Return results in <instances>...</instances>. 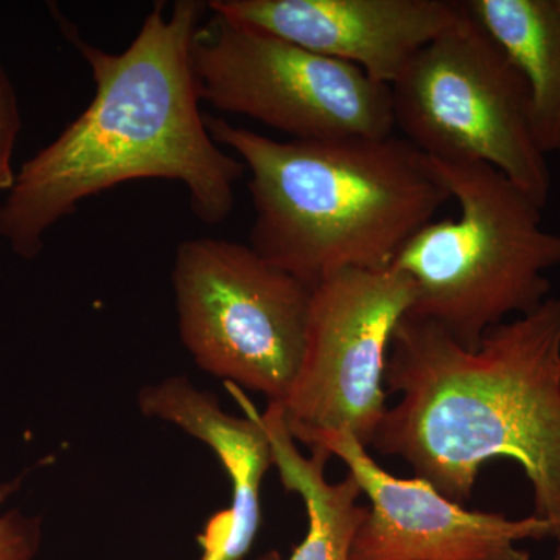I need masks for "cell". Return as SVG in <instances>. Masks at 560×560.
<instances>
[{
  "label": "cell",
  "mask_w": 560,
  "mask_h": 560,
  "mask_svg": "<svg viewBox=\"0 0 560 560\" xmlns=\"http://www.w3.org/2000/svg\"><path fill=\"white\" fill-rule=\"evenodd\" d=\"M259 419L271 441L272 466L280 482L301 497L307 514V533L289 560H350L353 539L370 512L359 504V482L350 474L340 482H329L326 466L330 453L312 448L311 458L302 455L279 404H268Z\"/></svg>",
  "instance_id": "cell-13"
},
{
  "label": "cell",
  "mask_w": 560,
  "mask_h": 560,
  "mask_svg": "<svg viewBox=\"0 0 560 560\" xmlns=\"http://www.w3.org/2000/svg\"><path fill=\"white\" fill-rule=\"evenodd\" d=\"M427 160L459 215L420 228L389 268L415 285L408 315L477 350L490 329L551 296L547 272L560 265V234L545 230L544 209L497 168Z\"/></svg>",
  "instance_id": "cell-4"
},
{
  "label": "cell",
  "mask_w": 560,
  "mask_h": 560,
  "mask_svg": "<svg viewBox=\"0 0 560 560\" xmlns=\"http://www.w3.org/2000/svg\"><path fill=\"white\" fill-rule=\"evenodd\" d=\"M224 385L242 405L245 418L221 410L212 393L195 388L180 375L147 385L138 394L143 416L173 423L205 442L230 477L231 508L212 515L198 534L200 560H242L248 555L261 525V485L272 466L271 441L259 410L242 388Z\"/></svg>",
  "instance_id": "cell-11"
},
{
  "label": "cell",
  "mask_w": 560,
  "mask_h": 560,
  "mask_svg": "<svg viewBox=\"0 0 560 560\" xmlns=\"http://www.w3.org/2000/svg\"><path fill=\"white\" fill-rule=\"evenodd\" d=\"M298 441L341 459L370 499L350 560H530L518 544L550 537V526L536 515L512 521L499 512L469 511L422 478L394 477L348 431Z\"/></svg>",
  "instance_id": "cell-9"
},
{
  "label": "cell",
  "mask_w": 560,
  "mask_h": 560,
  "mask_svg": "<svg viewBox=\"0 0 560 560\" xmlns=\"http://www.w3.org/2000/svg\"><path fill=\"white\" fill-rule=\"evenodd\" d=\"M415 285L394 270H345L312 290L304 353L283 419L294 441L348 431L370 447L386 407L390 341L415 304Z\"/></svg>",
  "instance_id": "cell-8"
},
{
  "label": "cell",
  "mask_w": 560,
  "mask_h": 560,
  "mask_svg": "<svg viewBox=\"0 0 560 560\" xmlns=\"http://www.w3.org/2000/svg\"><path fill=\"white\" fill-rule=\"evenodd\" d=\"M559 2H560V0H559Z\"/></svg>",
  "instance_id": "cell-18"
},
{
  "label": "cell",
  "mask_w": 560,
  "mask_h": 560,
  "mask_svg": "<svg viewBox=\"0 0 560 560\" xmlns=\"http://www.w3.org/2000/svg\"><path fill=\"white\" fill-rule=\"evenodd\" d=\"M464 5L525 81L541 153L560 151L559 0H467Z\"/></svg>",
  "instance_id": "cell-12"
},
{
  "label": "cell",
  "mask_w": 560,
  "mask_h": 560,
  "mask_svg": "<svg viewBox=\"0 0 560 560\" xmlns=\"http://www.w3.org/2000/svg\"><path fill=\"white\" fill-rule=\"evenodd\" d=\"M257 560H282V559H280L278 551H270V552H267V555L261 556V558H259Z\"/></svg>",
  "instance_id": "cell-16"
},
{
  "label": "cell",
  "mask_w": 560,
  "mask_h": 560,
  "mask_svg": "<svg viewBox=\"0 0 560 560\" xmlns=\"http://www.w3.org/2000/svg\"><path fill=\"white\" fill-rule=\"evenodd\" d=\"M213 13L348 62L390 84L430 40L458 20L451 0H212Z\"/></svg>",
  "instance_id": "cell-10"
},
{
  "label": "cell",
  "mask_w": 560,
  "mask_h": 560,
  "mask_svg": "<svg viewBox=\"0 0 560 560\" xmlns=\"http://www.w3.org/2000/svg\"><path fill=\"white\" fill-rule=\"evenodd\" d=\"M200 101L294 140L388 138L390 88L363 70L213 13L195 33Z\"/></svg>",
  "instance_id": "cell-7"
},
{
  "label": "cell",
  "mask_w": 560,
  "mask_h": 560,
  "mask_svg": "<svg viewBox=\"0 0 560 560\" xmlns=\"http://www.w3.org/2000/svg\"><path fill=\"white\" fill-rule=\"evenodd\" d=\"M388 408L371 445L410 464L455 503L471 499L482 464L515 460L534 514L560 555V293L499 324L470 350L407 315L390 341Z\"/></svg>",
  "instance_id": "cell-2"
},
{
  "label": "cell",
  "mask_w": 560,
  "mask_h": 560,
  "mask_svg": "<svg viewBox=\"0 0 560 560\" xmlns=\"http://www.w3.org/2000/svg\"><path fill=\"white\" fill-rule=\"evenodd\" d=\"M250 173L249 246L315 289L345 270H388L451 191L407 139L279 140L205 116Z\"/></svg>",
  "instance_id": "cell-3"
},
{
  "label": "cell",
  "mask_w": 560,
  "mask_h": 560,
  "mask_svg": "<svg viewBox=\"0 0 560 560\" xmlns=\"http://www.w3.org/2000/svg\"><path fill=\"white\" fill-rule=\"evenodd\" d=\"M389 88L394 127L420 153L488 164L548 205L551 172L534 138L525 81L464 2Z\"/></svg>",
  "instance_id": "cell-5"
},
{
  "label": "cell",
  "mask_w": 560,
  "mask_h": 560,
  "mask_svg": "<svg viewBox=\"0 0 560 560\" xmlns=\"http://www.w3.org/2000/svg\"><path fill=\"white\" fill-rule=\"evenodd\" d=\"M158 2L130 46L110 54L69 32L90 65L91 105L22 165L0 205V237L35 259L44 235L86 198L138 179L178 180L197 220L219 224L235 206L245 164L220 149L206 127L191 43L206 3Z\"/></svg>",
  "instance_id": "cell-1"
},
{
  "label": "cell",
  "mask_w": 560,
  "mask_h": 560,
  "mask_svg": "<svg viewBox=\"0 0 560 560\" xmlns=\"http://www.w3.org/2000/svg\"><path fill=\"white\" fill-rule=\"evenodd\" d=\"M20 486V481L0 486V504ZM40 544L39 518L11 511L0 515V560H33Z\"/></svg>",
  "instance_id": "cell-14"
},
{
  "label": "cell",
  "mask_w": 560,
  "mask_h": 560,
  "mask_svg": "<svg viewBox=\"0 0 560 560\" xmlns=\"http://www.w3.org/2000/svg\"><path fill=\"white\" fill-rule=\"evenodd\" d=\"M552 560H560V555H555V559Z\"/></svg>",
  "instance_id": "cell-17"
},
{
  "label": "cell",
  "mask_w": 560,
  "mask_h": 560,
  "mask_svg": "<svg viewBox=\"0 0 560 560\" xmlns=\"http://www.w3.org/2000/svg\"><path fill=\"white\" fill-rule=\"evenodd\" d=\"M172 283L195 364L282 404L304 353L312 289L249 245L212 237L180 243Z\"/></svg>",
  "instance_id": "cell-6"
},
{
  "label": "cell",
  "mask_w": 560,
  "mask_h": 560,
  "mask_svg": "<svg viewBox=\"0 0 560 560\" xmlns=\"http://www.w3.org/2000/svg\"><path fill=\"white\" fill-rule=\"evenodd\" d=\"M21 131V113L13 83L0 65V191H10L16 183L11 160Z\"/></svg>",
  "instance_id": "cell-15"
}]
</instances>
